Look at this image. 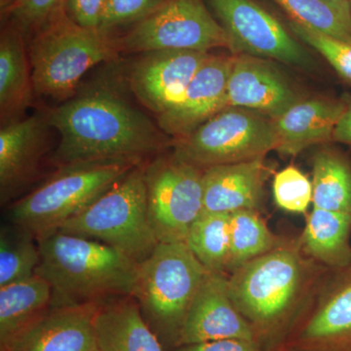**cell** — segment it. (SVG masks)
I'll return each instance as SVG.
<instances>
[{
	"mask_svg": "<svg viewBox=\"0 0 351 351\" xmlns=\"http://www.w3.org/2000/svg\"><path fill=\"white\" fill-rule=\"evenodd\" d=\"M44 117L61 137L52 157L59 167L108 159L143 161L168 144L167 135L145 113L107 89L78 95Z\"/></svg>",
	"mask_w": 351,
	"mask_h": 351,
	"instance_id": "6da1fadb",
	"label": "cell"
},
{
	"mask_svg": "<svg viewBox=\"0 0 351 351\" xmlns=\"http://www.w3.org/2000/svg\"><path fill=\"white\" fill-rule=\"evenodd\" d=\"M316 274L314 261L302 252L299 242L282 241L228 277L233 304L263 351H277L294 329L306 307Z\"/></svg>",
	"mask_w": 351,
	"mask_h": 351,
	"instance_id": "7a4b0ae2",
	"label": "cell"
},
{
	"mask_svg": "<svg viewBox=\"0 0 351 351\" xmlns=\"http://www.w3.org/2000/svg\"><path fill=\"white\" fill-rule=\"evenodd\" d=\"M36 274L52 286V306L101 304L133 297L138 263L96 240L57 232L38 240Z\"/></svg>",
	"mask_w": 351,
	"mask_h": 351,
	"instance_id": "3957f363",
	"label": "cell"
},
{
	"mask_svg": "<svg viewBox=\"0 0 351 351\" xmlns=\"http://www.w3.org/2000/svg\"><path fill=\"white\" fill-rule=\"evenodd\" d=\"M140 164L138 159L117 158L61 166L9 208V221L27 228L38 240L49 237Z\"/></svg>",
	"mask_w": 351,
	"mask_h": 351,
	"instance_id": "277c9868",
	"label": "cell"
},
{
	"mask_svg": "<svg viewBox=\"0 0 351 351\" xmlns=\"http://www.w3.org/2000/svg\"><path fill=\"white\" fill-rule=\"evenodd\" d=\"M32 34L29 58L34 94L56 100L69 99L89 69L119 54L110 34L76 24L64 8Z\"/></svg>",
	"mask_w": 351,
	"mask_h": 351,
	"instance_id": "5b68a950",
	"label": "cell"
},
{
	"mask_svg": "<svg viewBox=\"0 0 351 351\" xmlns=\"http://www.w3.org/2000/svg\"><path fill=\"white\" fill-rule=\"evenodd\" d=\"M209 274L186 242L158 243L138 263L132 298L162 345L178 346L189 306Z\"/></svg>",
	"mask_w": 351,
	"mask_h": 351,
	"instance_id": "8992f818",
	"label": "cell"
},
{
	"mask_svg": "<svg viewBox=\"0 0 351 351\" xmlns=\"http://www.w3.org/2000/svg\"><path fill=\"white\" fill-rule=\"evenodd\" d=\"M59 232L107 244L138 263L156 248L147 209L144 165L136 166Z\"/></svg>",
	"mask_w": 351,
	"mask_h": 351,
	"instance_id": "52a82bcc",
	"label": "cell"
},
{
	"mask_svg": "<svg viewBox=\"0 0 351 351\" xmlns=\"http://www.w3.org/2000/svg\"><path fill=\"white\" fill-rule=\"evenodd\" d=\"M276 147L271 120L246 108H228L176 140L172 156L205 170L265 158Z\"/></svg>",
	"mask_w": 351,
	"mask_h": 351,
	"instance_id": "ba28073f",
	"label": "cell"
},
{
	"mask_svg": "<svg viewBox=\"0 0 351 351\" xmlns=\"http://www.w3.org/2000/svg\"><path fill=\"white\" fill-rule=\"evenodd\" d=\"M120 53L191 50L209 53L230 46L228 36L203 0H163L154 12L115 38Z\"/></svg>",
	"mask_w": 351,
	"mask_h": 351,
	"instance_id": "9c48e42d",
	"label": "cell"
},
{
	"mask_svg": "<svg viewBox=\"0 0 351 351\" xmlns=\"http://www.w3.org/2000/svg\"><path fill=\"white\" fill-rule=\"evenodd\" d=\"M149 221L159 243L186 242L203 212V172L175 157L144 166Z\"/></svg>",
	"mask_w": 351,
	"mask_h": 351,
	"instance_id": "30bf717a",
	"label": "cell"
},
{
	"mask_svg": "<svg viewBox=\"0 0 351 351\" xmlns=\"http://www.w3.org/2000/svg\"><path fill=\"white\" fill-rule=\"evenodd\" d=\"M228 36L234 55L276 60L293 66L311 64L306 50L276 17L252 0H207Z\"/></svg>",
	"mask_w": 351,
	"mask_h": 351,
	"instance_id": "8fae6325",
	"label": "cell"
},
{
	"mask_svg": "<svg viewBox=\"0 0 351 351\" xmlns=\"http://www.w3.org/2000/svg\"><path fill=\"white\" fill-rule=\"evenodd\" d=\"M332 271L277 351H351V265Z\"/></svg>",
	"mask_w": 351,
	"mask_h": 351,
	"instance_id": "7c38bea8",
	"label": "cell"
},
{
	"mask_svg": "<svg viewBox=\"0 0 351 351\" xmlns=\"http://www.w3.org/2000/svg\"><path fill=\"white\" fill-rule=\"evenodd\" d=\"M209 53L159 50L143 53L132 66L129 85L136 98L157 117L175 106Z\"/></svg>",
	"mask_w": 351,
	"mask_h": 351,
	"instance_id": "4fadbf2b",
	"label": "cell"
},
{
	"mask_svg": "<svg viewBox=\"0 0 351 351\" xmlns=\"http://www.w3.org/2000/svg\"><path fill=\"white\" fill-rule=\"evenodd\" d=\"M226 339L256 341L250 325L233 304L228 277L210 272L189 306L176 348Z\"/></svg>",
	"mask_w": 351,
	"mask_h": 351,
	"instance_id": "5bb4252c",
	"label": "cell"
},
{
	"mask_svg": "<svg viewBox=\"0 0 351 351\" xmlns=\"http://www.w3.org/2000/svg\"><path fill=\"white\" fill-rule=\"evenodd\" d=\"M300 101L299 95L267 60L234 55L226 94V108H240L276 119Z\"/></svg>",
	"mask_w": 351,
	"mask_h": 351,
	"instance_id": "9a60e30c",
	"label": "cell"
},
{
	"mask_svg": "<svg viewBox=\"0 0 351 351\" xmlns=\"http://www.w3.org/2000/svg\"><path fill=\"white\" fill-rule=\"evenodd\" d=\"M234 56L211 55L189 83L181 100L157 117L168 136L181 138L226 110V94Z\"/></svg>",
	"mask_w": 351,
	"mask_h": 351,
	"instance_id": "2e32d148",
	"label": "cell"
},
{
	"mask_svg": "<svg viewBox=\"0 0 351 351\" xmlns=\"http://www.w3.org/2000/svg\"><path fill=\"white\" fill-rule=\"evenodd\" d=\"M100 304L51 306L1 351H95Z\"/></svg>",
	"mask_w": 351,
	"mask_h": 351,
	"instance_id": "e0dca14e",
	"label": "cell"
},
{
	"mask_svg": "<svg viewBox=\"0 0 351 351\" xmlns=\"http://www.w3.org/2000/svg\"><path fill=\"white\" fill-rule=\"evenodd\" d=\"M44 115H32L1 126L0 196L4 204L36 175L46 151L47 129Z\"/></svg>",
	"mask_w": 351,
	"mask_h": 351,
	"instance_id": "ac0fdd59",
	"label": "cell"
},
{
	"mask_svg": "<svg viewBox=\"0 0 351 351\" xmlns=\"http://www.w3.org/2000/svg\"><path fill=\"white\" fill-rule=\"evenodd\" d=\"M270 171L265 158L207 168L203 172V212L257 211Z\"/></svg>",
	"mask_w": 351,
	"mask_h": 351,
	"instance_id": "d6986e66",
	"label": "cell"
},
{
	"mask_svg": "<svg viewBox=\"0 0 351 351\" xmlns=\"http://www.w3.org/2000/svg\"><path fill=\"white\" fill-rule=\"evenodd\" d=\"M346 108V104L327 99L298 101L271 120L276 137V151L282 156H295L314 145L332 140Z\"/></svg>",
	"mask_w": 351,
	"mask_h": 351,
	"instance_id": "ffe728a7",
	"label": "cell"
},
{
	"mask_svg": "<svg viewBox=\"0 0 351 351\" xmlns=\"http://www.w3.org/2000/svg\"><path fill=\"white\" fill-rule=\"evenodd\" d=\"M95 328L99 351H164L134 298H117L100 304Z\"/></svg>",
	"mask_w": 351,
	"mask_h": 351,
	"instance_id": "44dd1931",
	"label": "cell"
},
{
	"mask_svg": "<svg viewBox=\"0 0 351 351\" xmlns=\"http://www.w3.org/2000/svg\"><path fill=\"white\" fill-rule=\"evenodd\" d=\"M25 34L12 22L0 38V119L1 126L22 119L31 105L34 85Z\"/></svg>",
	"mask_w": 351,
	"mask_h": 351,
	"instance_id": "7402d4cb",
	"label": "cell"
},
{
	"mask_svg": "<svg viewBox=\"0 0 351 351\" xmlns=\"http://www.w3.org/2000/svg\"><path fill=\"white\" fill-rule=\"evenodd\" d=\"M351 215L313 208L299 243L314 262L332 270L351 265Z\"/></svg>",
	"mask_w": 351,
	"mask_h": 351,
	"instance_id": "603a6c76",
	"label": "cell"
},
{
	"mask_svg": "<svg viewBox=\"0 0 351 351\" xmlns=\"http://www.w3.org/2000/svg\"><path fill=\"white\" fill-rule=\"evenodd\" d=\"M53 289L38 274L0 287V345L6 348L52 306Z\"/></svg>",
	"mask_w": 351,
	"mask_h": 351,
	"instance_id": "cb8c5ba5",
	"label": "cell"
},
{
	"mask_svg": "<svg viewBox=\"0 0 351 351\" xmlns=\"http://www.w3.org/2000/svg\"><path fill=\"white\" fill-rule=\"evenodd\" d=\"M313 208L351 215V167L339 154L321 151L313 159Z\"/></svg>",
	"mask_w": 351,
	"mask_h": 351,
	"instance_id": "d4e9b609",
	"label": "cell"
},
{
	"mask_svg": "<svg viewBox=\"0 0 351 351\" xmlns=\"http://www.w3.org/2000/svg\"><path fill=\"white\" fill-rule=\"evenodd\" d=\"M230 214L202 212L189 228L186 243L208 271H228Z\"/></svg>",
	"mask_w": 351,
	"mask_h": 351,
	"instance_id": "484cf974",
	"label": "cell"
},
{
	"mask_svg": "<svg viewBox=\"0 0 351 351\" xmlns=\"http://www.w3.org/2000/svg\"><path fill=\"white\" fill-rule=\"evenodd\" d=\"M292 21L351 44L350 0H274Z\"/></svg>",
	"mask_w": 351,
	"mask_h": 351,
	"instance_id": "4316f807",
	"label": "cell"
},
{
	"mask_svg": "<svg viewBox=\"0 0 351 351\" xmlns=\"http://www.w3.org/2000/svg\"><path fill=\"white\" fill-rule=\"evenodd\" d=\"M40 250L36 235L11 223L0 232V287L20 282L36 274Z\"/></svg>",
	"mask_w": 351,
	"mask_h": 351,
	"instance_id": "83f0119b",
	"label": "cell"
},
{
	"mask_svg": "<svg viewBox=\"0 0 351 351\" xmlns=\"http://www.w3.org/2000/svg\"><path fill=\"white\" fill-rule=\"evenodd\" d=\"M230 253L228 271L271 251L281 243L257 211L241 210L230 214Z\"/></svg>",
	"mask_w": 351,
	"mask_h": 351,
	"instance_id": "f1b7e54d",
	"label": "cell"
},
{
	"mask_svg": "<svg viewBox=\"0 0 351 351\" xmlns=\"http://www.w3.org/2000/svg\"><path fill=\"white\" fill-rule=\"evenodd\" d=\"M272 189L277 206L289 213H306L313 203V182L295 166L279 171Z\"/></svg>",
	"mask_w": 351,
	"mask_h": 351,
	"instance_id": "f546056e",
	"label": "cell"
},
{
	"mask_svg": "<svg viewBox=\"0 0 351 351\" xmlns=\"http://www.w3.org/2000/svg\"><path fill=\"white\" fill-rule=\"evenodd\" d=\"M290 31L307 45L319 52L339 76L351 82V44L313 31L291 21Z\"/></svg>",
	"mask_w": 351,
	"mask_h": 351,
	"instance_id": "4dcf8cb0",
	"label": "cell"
},
{
	"mask_svg": "<svg viewBox=\"0 0 351 351\" xmlns=\"http://www.w3.org/2000/svg\"><path fill=\"white\" fill-rule=\"evenodd\" d=\"M163 0H107L99 29L110 34L119 25L137 23L160 5Z\"/></svg>",
	"mask_w": 351,
	"mask_h": 351,
	"instance_id": "1f68e13d",
	"label": "cell"
},
{
	"mask_svg": "<svg viewBox=\"0 0 351 351\" xmlns=\"http://www.w3.org/2000/svg\"><path fill=\"white\" fill-rule=\"evenodd\" d=\"M66 2V0H18L7 14L25 36L38 31L55 13L64 8Z\"/></svg>",
	"mask_w": 351,
	"mask_h": 351,
	"instance_id": "d6a6232c",
	"label": "cell"
},
{
	"mask_svg": "<svg viewBox=\"0 0 351 351\" xmlns=\"http://www.w3.org/2000/svg\"><path fill=\"white\" fill-rule=\"evenodd\" d=\"M107 0H66V12L76 24L99 29Z\"/></svg>",
	"mask_w": 351,
	"mask_h": 351,
	"instance_id": "836d02e7",
	"label": "cell"
},
{
	"mask_svg": "<svg viewBox=\"0 0 351 351\" xmlns=\"http://www.w3.org/2000/svg\"><path fill=\"white\" fill-rule=\"evenodd\" d=\"M176 351H263L256 341L241 339H226L180 346Z\"/></svg>",
	"mask_w": 351,
	"mask_h": 351,
	"instance_id": "e575fe53",
	"label": "cell"
},
{
	"mask_svg": "<svg viewBox=\"0 0 351 351\" xmlns=\"http://www.w3.org/2000/svg\"><path fill=\"white\" fill-rule=\"evenodd\" d=\"M332 140L351 145V104L346 106L345 112L339 120Z\"/></svg>",
	"mask_w": 351,
	"mask_h": 351,
	"instance_id": "d590c367",
	"label": "cell"
},
{
	"mask_svg": "<svg viewBox=\"0 0 351 351\" xmlns=\"http://www.w3.org/2000/svg\"><path fill=\"white\" fill-rule=\"evenodd\" d=\"M18 0H0V8H1L2 14H7L10 9L15 5Z\"/></svg>",
	"mask_w": 351,
	"mask_h": 351,
	"instance_id": "8d00e7d4",
	"label": "cell"
},
{
	"mask_svg": "<svg viewBox=\"0 0 351 351\" xmlns=\"http://www.w3.org/2000/svg\"><path fill=\"white\" fill-rule=\"evenodd\" d=\"M350 10H351V0H350Z\"/></svg>",
	"mask_w": 351,
	"mask_h": 351,
	"instance_id": "74e56055",
	"label": "cell"
},
{
	"mask_svg": "<svg viewBox=\"0 0 351 351\" xmlns=\"http://www.w3.org/2000/svg\"><path fill=\"white\" fill-rule=\"evenodd\" d=\"M95 351H99V350H95Z\"/></svg>",
	"mask_w": 351,
	"mask_h": 351,
	"instance_id": "f35d334b",
	"label": "cell"
}]
</instances>
